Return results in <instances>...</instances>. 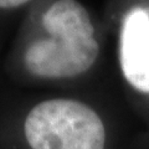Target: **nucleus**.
I'll list each match as a JSON object with an SVG mask.
<instances>
[{"label": "nucleus", "mask_w": 149, "mask_h": 149, "mask_svg": "<svg viewBox=\"0 0 149 149\" xmlns=\"http://www.w3.org/2000/svg\"><path fill=\"white\" fill-rule=\"evenodd\" d=\"M49 39L27 47L25 67L40 78H71L88 71L100 54L95 27L82 4L76 0H58L42 17Z\"/></svg>", "instance_id": "obj_1"}, {"label": "nucleus", "mask_w": 149, "mask_h": 149, "mask_svg": "<svg viewBox=\"0 0 149 149\" xmlns=\"http://www.w3.org/2000/svg\"><path fill=\"white\" fill-rule=\"evenodd\" d=\"M144 11H146V14H147V17H148V20H149V6L144 9Z\"/></svg>", "instance_id": "obj_5"}, {"label": "nucleus", "mask_w": 149, "mask_h": 149, "mask_svg": "<svg viewBox=\"0 0 149 149\" xmlns=\"http://www.w3.org/2000/svg\"><path fill=\"white\" fill-rule=\"evenodd\" d=\"M24 133L31 149H104L106 129L90 106L76 100L40 102L27 113Z\"/></svg>", "instance_id": "obj_2"}, {"label": "nucleus", "mask_w": 149, "mask_h": 149, "mask_svg": "<svg viewBox=\"0 0 149 149\" xmlns=\"http://www.w3.org/2000/svg\"><path fill=\"white\" fill-rule=\"evenodd\" d=\"M120 65L125 80L136 90L149 93V20L144 9H133L125 16Z\"/></svg>", "instance_id": "obj_3"}, {"label": "nucleus", "mask_w": 149, "mask_h": 149, "mask_svg": "<svg viewBox=\"0 0 149 149\" xmlns=\"http://www.w3.org/2000/svg\"><path fill=\"white\" fill-rule=\"evenodd\" d=\"M31 0H0V9H14L19 8Z\"/></svg>", "instance_id": "obj_4"}]
</instances>
